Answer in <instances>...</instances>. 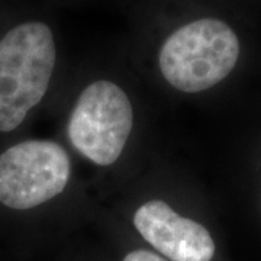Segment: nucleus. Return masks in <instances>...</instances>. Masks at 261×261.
<instances>
[{
	"label": "nucleus",
	"instance_id": "1",
	"mask_svg": "<svg viewBox=\"0 0 261 261\" xmlns=\"http://www.w3.org/2000/svg\"><path fill=\"white\" fill-rule=\"evenodd\" d=\"M57 61L53 31L31 20L0 39V132L16 129L48 90Z\"/></svg>",
	"mask_w": 261,
	"mask_h": 261
},
{
	"label": "nucleus",
	"instance_id": "5",
	"mask_svg": "<svg viewBox=\"0 0 261 261\" xmlns=\"http://www.w3.org/2000/svg\"><path fill=\"white\" fill-rule=\"evenodd\" d=\"M134 225L141 237L171 261H211L215 243L209 231L193 219L173 211L163 200L138 207Z\"/></svg>",
	"mask_w": 261,
	"mask_h": 261
},
{
	"label": "nucleus",
	"instance_id": "6",
	"mask_svg": "<svg viewBox=\"0 0 261 261\" xmlns=\"http://www.w3.org/2000/svg\"><path fill=\"white\" fill-rule=\"evenodd\" d=\"M122 261H166L161 258L160 255L154 254V252L148 251V250H135V251L129 252Z\"/></svg>",
	"mask_w": 261,
	"mask_h": 261
},
{
	"label": "nucleus",
	"instance_id": "2",
	"mask_svg": "<svg viewBox=\"0 0 261 261\" xmlns=\"http://www.w3.org/2000/svg\"><path fill=\"white\" fill-rule=\"evenodd\" d=\"M240 39L224 20L202 18L174 31L159 54L160 71L170 86L199 93L221 83L237 65Z\"/></svg>",
	"mask_w": 261,
	"mask_h": 261
},
{
	"label": "nucleus",
	"instance_id": "3",
	"mask_svg": "<svg viewBox=\"0 0 261 261\" xmlns=\"http://www.w3.org/2000/svg\"><path fill=\"white\" fill-rule=\"evenodd\" d=\"M132 125L128 94L113 82L97 80L79 96L68 121V138L82 155L105 167L121 157Z\"/></svg>",
	"mask_w": 261,
	"mask_h": 261
},
{
	"label": "nucleus",
	"instance_id": "4",
	"mask_svg": "<svg viewBox=\"0 0 261 261\" xmlns=\"http://www.w3.org/2000/svg\"><path fill=\"white\" fill-rule=\"evenodd\" d=\"M71 164L54 141H23L0 154V203L27 211L64 192Z\"/></svg>",
	"mask_w": 261,
	"mask_h": 261
}]
</instances>
